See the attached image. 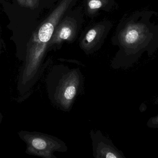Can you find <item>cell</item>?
Segmentation results:
<instances>
[{"label":"cell","instance_id":"9","mask_svg":"<svg viewBox=\"0 0 158 158\" xmlns=\"http://www.w3.org/2000/svg\"><path fill=\"white\" fill-rule=\"evenodd\" d=\"M40 1V0H17V2L21 6L34 9L38 7Z\"/></svg>","mask_w":158,"mask_h":158},{"label":"cell","instance_id":"8","mask_svg":"<svg viewBox=\"0 0 158 158\" xmlns=\"http://www.w3.org/2000/svg\"><path fill=\"white\" fill-rule=\"evenodd\" d=\"M109 0H87V11L90 14H95L99 9L106 5Z\"/></svg>","mask_w":158,"mask_h":158},{"label":"cell","instance_id":"3","mask_svg":"<svg viewBox=\"0 0 158 158\" xmlns=\"http://www.w3.org/2000/svg\"><path fill=\"white\" fill-rule=\"evenodd\" d=\"M73 0H62L60 3L34 32L32 36L41 42L50 41L54 32Z\"/></svg>","mask_w":158,"mask_h":158},{"label":"cell","instance_id":"5","mask_svg":"<svg viewBox=\"0 0 158 158\" xmlns=\"http://www.w3.org/2000/svg\"><path fill=\"white\" fill-rule=\"evenodd\" d=\"M77 25L76 20L71 17H66L59 22L56 28L48 46L59 45L66 41H71L75 38L77 32Z\"/></svg>","mask_w":158,"mask_h":158},{"label":"cell","instance_id":"10","mask_svg":"<svg viewBox=\"0 0 158 158\" xmlns=\"http://www.w3.org/2000/svg\"><path fill=\"white\" fill-rule=\"evenodd\" d=\"M3 116L2 115V113L0 112V124H1V123H2V121L3 119Z\"/></svg>","mask_w":158,"mask_h":158},{"label":"cell","instance_id":"6","mask_svg":"<svg viewBox=\"0 0 158 158\" xmlns=\"http://www.w3.org/2000/svg\"><path fill=\"white\" fill-rule=\"evenodd\" d=\"M106 31V27L98 24L91 28L85 35L81 43V49L86 54L94 52L98 43L103 37Z\"/></svg>","mask_w":158,"mask_h":158},{"label":"cell","instance_id":"2","mask_svg":"<svg viewBox=\"0 0 158 158\" xmlns=\"http://www.w3.org/2000/svg\"><path fill=\"white\" fill-rule=\"evenodd\" d=\"M19 136L27 145L26 153L43 158H57L55 152L65 153L68 147L64 142L57 137L40 132L22 130Z\"/></svg>","mask_w":158,"mask_h":158},{"label":"cell","instance_id":"1","mask_svg":"<svg viewBox=\"0 0 158 158\" xmlns=\"http://www.w3.org/2000/svg\"><path fill=\"white\" fill-rule=\"evenodd\" d=\"M45 81L51 103L62 111L69 112L82 92L84 79L80 69L56 65L50 70Z\"/></svg>","mask_w":158,"mask_h":158},{"label":"cell","instance_id":"4","mask_svg":"<svg viewBox=\"0 0 158 158\" xmlns=\"http://www.w3.org/2000/svg\"><path fill=\"white\" fill-rule=\"evenodd\" d=\"M93 156L95 158H122L123 154L114 145L112 141L103 135L100 130H91Z\"/></svg>","mask_w":158,"mask_h":158},{"label":"cell","instance_id":"7","mask_svg":"<svg viewBox=\"0 0 158 158\" xmlns=\"http://www.w3.org/2000/svg\"><path fill=\"white\" fill-rule=\"evenodd\" d=\"M139 33L137 30L134 28H128L123 33V41L125 44L131 45L135 43L138 40Z\"/></svg>","mask_w":158,"mask_h":158}]
</instances>
